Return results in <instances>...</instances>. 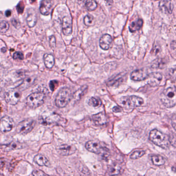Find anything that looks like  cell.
<instances>
[{
    "label": "cell",
    "mask_w": 176,
    "mask_h": 176,
    "mask_svg": "<svg viewBox=\"0 0 176 176\" xmlns=\"http://www.w3.org/2000/svg\"><path fill=\"white\" fill-rule=\"evenodd\" d=\"M149 139L153 144L163 149H167L171 145L168 136L158 130L153 129L150 131Z\"/></svg>",
    "instance_id": "obj_1"
},
{
    "label": "cell",
    "mask_w": 176,
    "mask_h": 176,
    "mask_svg": "<svg viewBox=\"0 0 176 176\" xmlns=\"http://www.w3.org/2000/svg\"><path fill=\"white\" fill-rule=\"evenodd\" d=\"M85 147L88 151L91 153L100 154L104 159L107 158L110 155L109 149L104 147L100 142L97 140H91L87 142Z\"/></svg>",
    "instance_id": "obj_2"
},
{
    "label": "cell",
    "mask_w": 176,
    "mask_h": 176,
    "mask_svg": "<svg viewBox=\"0 0 176 176\" xmlns=\"http://www.w3.org/2000/svg\"><path fill=\"white\" fill-rule=\"evenodd\" d=\"M160 99L164 106L168 108L174 107L176 105V90L173 87L165 89L160 95Z\"/></svg>",
    "instance_id": "obj_3"
},
{
    "label": "cell",
    "mask_w": 176,
    "mask_h": 176,
    "mask_svg": "<svg viewBox=\"0 0 176 176\" xmlns=\"http://www.w3.org/2000/svg\"><path fill=\"white\" fill-rule=\"evenodd\" d=\"M72 97L71 91L68 88H63L59 91L56 96V106L59 108H63L67 106Z\"/></svg>",
    "instance_id": "obj_4"
},
{
    "label": "cell",
    "mask_w": 176,
    "mask_h": 176,
    "mask_svg": "<svg viewBox=\"0 0 176 176\" xmlns=\"http://www.w3.org/2000/svg\"><path fill=\"white\" fill-rule=\"evenodd\" d=\"M45 97V95L43 92H33L27 98L25 102L30 108L36 109L43 104Z\"/></svg>",
    "instance_id": "obj_5"
},
{
    "label": "cell",
    "mask_w": 176,
    "mask_h": 176,
    "mask_svg": "<svg viewBox=\"0 0 176 176\" xmlns=\"http://www.w3.org/2000/svg\"><path fill=\"white\" fill-rule=\"evenodd\" d=\"M121 103L126 109L132 110L135 107L142 106L144 103V100L138 96H131L128 97H123Z\"/></svg>",
    "instance_id": "obj_6"
},
{
    "label": "cell",
    "mask_w": 176,
    "mask_h": 176,
    "mask_svg": "<svg viewBox=\"0 0 176 176\" xmlns=\"http://www.w3.org/2000/svg\"><path fill=\"white\" fill-rule=\"evenodd\" d=\"M36 125V121L33 119L27 118L19 123L16 128V131L19 134L25 135L32 131Z\"/></svg>",
    "instance_id": "obj_7"
},
{
    "label": "cell",
    "mask_w": 176,
    "mask_h": 176,
    "mask_svg": "<svg viewBox=\"0 0 176 176\" xmlns=\"http://www.w3.org/2000/svg\"><path fill=\"white\" fill-rule=\"evenodd\" d=\"M21 97V91L17 88L9 89L5 92L4 99L7 103L15 106L20 101Z\"/></svg>",
    "instance_id": "obj_8"
},
{
    "label": "cell",
    "mask_w": 176,
    "mask_h": 176,
    "mask_svg": "<svg viewBox=\"0 0 176 176\" xmlns=\"http://www.w3.org/2000/svg\"><path fill=\"white\" fill-rule=\"evenodd\" d=\"M15 126L13 119L9 116H4L1 120L0 130L2 132L5 133L11 131Z\"/></svg>",
    "instance_id": "obj_9"
},
{
    "label": "cell",
    "mask_w": 176,
    "mask_h": 176,
    "mask_svg": "<svg viewBox=\"0 0 176 176\" xmlns=\"http://www.w3.org/2000/svg\"><path fill=\"white\" fill-rule=\"evenodd\" d=\"M148 84L153 87L159 85L163 79V76L159 72H153L148 75L146 78Z\"/></svg>",
    "instance_id": "obj_10"
},
{
    "label": "cell",
    "mask_w": 176,
    "mask_h": 176,
    "mask_svg": "<svg viewBox=\"0 0 176 176\" xmlns=\"http://www.w3.org/2000/svg\"><path fill=\"white\" fill-rule=\"evenodd\" d=\"M62 30L65 35H70L72 33V23L70 17L65 16L63 19Z\"/></svg>",
    "instance_id": "obj_11"
},
{
    "label": "cell",
    "mask_w": 176,
    "mask_h": 176,
    "mask_svg": "<svg viewBox=\"0 0 176 176\" xmlns=\"http://www.w3.org/2000/svg\"><path fill=\"white\" fill-rule=\"evenodd\" d=\"M92 119L96 126H103L107 123V118L103 112L95 114L92 116Z\"/></svg>",
    "instance_id": "obj_12"
},
{
    "label": "cell",
    "mask_w": 176,
    "mask_h": 176,
    "mask_svg": "<svg viewBox=\"0 0 176 176\" xmlns=\"http://www.w3.org/2000/svg\"><path fill=\"white\" fill-rule=\"evenodd\" d=\"M112 42V38L109 34H104L101 37L99 41V45L103 50H109Z\"/></svg>",
    "instance_id": "obj_13"
},
{
    "label": "cell",
    "mask_w": 176,
    "mask_h": 176,
    "mask_svg": "<svg viewBox=\"0 0 176 176\" xmlns=\"http://www.w3.org/2000/svg\"><path fill=\"white\" fill-rule=\"evenodd\" d=\"M52 6L51 0H42L39 9L40 13L44 16L48 15L50 13Z\"/></svg>",
    "instance_id": "obj_14"
},
{
    "label": "cell",
    "mask_w": 176,
    "mask_h": 176,
    "mask_svg": "<svg viewBox=\"0 0 176 176\" xmlns=\"http://www.w3.org/2000/svg\"><path fill=\"white\" fill-rule=\"evenodd\" d=\"M24 147L25 145L23 143L19 142L18 141H13L9 144L5 145L2 146L1 148L4 151L8 152L13 150L20 149L23 148Z\"/></svg>",
    "instance_id": "obj_15"
},
{
    "label": "cell",
    "mask_w": 176,
    "mask_h": 176,
    "mask_svg": "<svg viewBox=\"0 0 176 176\" xmlns=\"http://www.w3.org/2000/svg\"><path fill=\"white\" fill-rule=\"evenodd\" d=\"M159 7L162 12L164 13H172L173 9V4L171 0H161L160 2Z\"/></svg>",
    "instance_id": "obj_16"
},
{
    "label": "cell",
    "mask_w": 176,
    "mask_h": 176,
    "mask_svg": "<svg viewBox=\"0 0 176 176\" xmlns=\"http://www.w3.org/2000/svg\"><path fill=\"white\" fill-rule=\"evenodd\" d=\"M148 75L143 69H138L131 73V79L135 81H141L146 79Z\"/></svg>",
    "instance_id": "obj_17"
},
{
    "label": "cell",
    "mask_w": 176,
    "mask_h": 176,
    "mask_svg": "<svg viewBox=\"0 0 176 176\" xmlns=\"http://www.w3.org/2000/svg\"><path fill=\"white\" fill-rule=\"evenodd\" d=\"M27 24L29 27H33L36 25L37 23V15L35 10L33 9H30L29 12L27 13Z\"/></svg>",
    "instance_id": "obj_18"
},
{
    "label": "cell",
    "mask_w": 176,
    "mask_h": 176,
    "mask_svg": "<svg viewBox=\"0 0 176 176\" xmlns=\"http://www.w3.org/2000/svg\"><path fill=\"white\" fill-rule=\"evenodd\" d=\"M58 151L64 156H69L75 152V148L68 145H62L58 148Z\"/></svg>",
    "instance_id": "obj_19"
},
{
    "label": "cell",
    "mask_w": 176,
    "mask_h": 176,
    "mask_svg": "<svg viewBox=\"0 0 176 176\" xmlns=\"http://www.w3.org/2000/svg\"><path fill=\"white\" fill-rule=\"evenodd\" d=\"M34 161L39 166L49 167L50 165V163L48 159L42 154H37L34 158Z\"/></svg>",
    "instance_id": "obj_20"
},
{
    "label": "cell",
    "mask_w": 176,
    "mask_h": 176,
    "mask_svg": "<svg viewBox=\"0 0 176 176\" xmlns=\"http://www.w3.org/2000/svg\"><path fill=\"white\" fill-rule=\"evenodd\" d=\"M35 79H34V77H27L16 88L19 89L20 91L25 90V89L28 88L29 87H30L31 86L34 84V83L35 82Z\"/></svg>",
    "instance_id": "obj_21"
},
{
    "label": "cell",
    "mask_w": 176,
    "mask_h": 176,
    "mask_svg": "<svg viewBox=\"0 0 176 176\" xmlns=\"http://www.w3.org/2000/svg\"><path fill=\"white\" fill-rule=\"evenodd\" d=\"M44 63L45 66L48 68L51 69L53 67L55 63L54 57L52 54H45L44 56Z\"/></svg>",
    "instance_id": "obj_22"
},
{
    "label": "cell",
    "mask_w": 176,
    "mask_h": 176,
    "mask_svg": "<svg viewBox=\"0 0 176 176\" xmlns=\"http://www.w3.org/2000/svg\"><path fill=\"white\" fill-rule=\"evenodd\" d=\"M87 86H83L82 87H81L80 89H78L77 91H76L75 93H74L72 95V97L74 101H78L82 97V96H84V94H85L87 90Z\"/></svg>",
    "instance_id": "obj_23"
},
{
    "label": "cell",
    "mask_w": 176,
    "mask_h": 176,
    "mask_svg": "<svg viewBox=\"0 0 176 176\" xmlns=\"http://www.w3.org/2000/svg\"><path fill=\"white\" fill-rule=\"evenodd\" d=\"M143 21L142 19H138L134 21H133L129 26V30L132 33L136 32V31L139 30L141 29L143 25Z\"/></svg>",
    "instance_id": "obj_24"
},
{
    "label": "cell",
    "mask_w": 176,
    "mask_h": 176,
    "mask_svg": "<svg viewBox=\"0 0 176 176\" xmlns=\"http://www.w3.org/2000/svg\"><path fill=\"white\" fill-rule=\"evenodd\" d=\"M151 160L153 164L156 166H161L164 164L165 160L164 158L160 155L151 156Z\"/></svg>",
    "instance_id": "obj_25"
},
{
    "label": "cell",
    "mask_w": 176,
    "mask_h": 176,
    "mask_svg": "<svg viewBox=\"0 0 176 176\" xmlns=\"http://www.w3.org/2000/svg\"><path fill=\"white\" fill-rule=\"evenodd\" d=\"M121 167L118 164H113L110 166L107 173L110 175H116L119 174L120 171Z\"/></svg>",
    "instance_id": "obj_26"
},
{
    "label": "cell",
    "mask_w": 176,
    "mask_h": 176,
    "mask_svg": "<svg viewBox=\"0 0 176 176\" xmlns=\"http://www.w3.org/2000/svg\"><path fill=\"white\" fill-rule=\"evenodd\" d=\"M145 154V151L143 149H138L133 151L131 155L130 158L131 159L136 160L141 158Z\"/></svg>",
    "instance_id": "obj_27"
},
{
    "label": "cell",
    "mask_w": 176,
    "mask_h": 176,
    "mask_svg": "<svg viewBox=\"0 0 176 176\" xmlns=\"http://www.w3.org/2000/svg\"><path fill=\"white\" fill-rule=\"evenodd\" d=\"M88 104L92 107H98L102 104V101L98 98L92 97L89 99Z\"/></svg>",
    "instance_id": "obj_28"
},
{
    "label": "cell",
    "mask_w": 176,
    "mask_h": 176,
    "mask_svg": "<svg viewBox=\"0 0 176 176\" xmlns=\"http://www.w3.org/2000/svg\"><path fill=\"white\" fill-rule=\"evenodd\" d=\"M85 6L89 11L95 10L97 7V4L94 0H87L85 2Z\"/></svg>",
    "instance_id": "obj_29"
},
{
    "label": "cell",
    "mask_w": 176,
    "mask_h": 176,
    "mask_svg": "<svg viewBox=\"0 0 176 176\" xmlns=\"http://www.w3.org/2000/svg\"><path fill=\"white\" fill-rule=\"evenodd\" d=\"M84 24L87 26H92L95 24L94 18L90 15H87L84 17Z\"/></svg>",
    "instance_id": "obj_30"
},
{
    "label": "cell",
    "mask_w": 176,
    "mask_h": 176,
    "mask_svg": "<svg viewBox=\"0 0 176 176\" xmlns=\"http://www.w3.org/2000/svg\"><path fill=\"white\" fill-rule=\"evenodd\" d=\"M9 25L6 21H2L0 23V32L1 33H5L9 30Z\"/></svg>",
    "instance_id": "obj_31"
},
{
    "label": "cell",
    "mask_w": 176,
    "mask_h": 176,
    "mask_svg": "<svg viewBox=\"0 0 176 176\" xmlns=\"http://www.w3.org/2000/svg\"><path fill=\"white\" fill-rule=\"evenodd\" d=\"M13 58L14 59L23 60L24 59L23 54L20 52H16L13 54Z\"/></svg>",
    "instance_id": "obj_32"
},
{
    "label": "cell",
    "mask_w": 176,
    "mask_h": 176,
    "mask_svg": "<svg viewBox=\"0 0 176 176\" xmlns=\"http://www.w3.org/2000/svg\"><path fill=\"white\" fill-rule=\"evenodd\" d=\"M49 43L51 47L52 48H55L56 47V39L54 36H51L49 38Z\"/></svg>",
    "instance_id": "obj_33"
},
{
    "label": "cell",
    "mask_w": 176,
    "mask_h": 176,
    "mask_svg": "<svg viewBox=\"0 0 176 176\" xmlns=\"http://www.w3.org/2000/svg\"><path fill=\"white\" fill-rule=\"evenodd\" d=\"M170 75L172 79L176 81V69H171L170 71Z\"/></svg>",
    "instance_id": "obj_34"
},
{
    "label": "cell",
    "mask_w": 176,
    "mask_h": 176,
    "mask_svg": "<svg viewBox=\"0 0 176 176\" xmlns=\"http://www.w3.org/2000/svg\"><path fill=\"white\" fill-rule=\"evenodd\" d=\"M57 83L56 81H51L50 83V87L51 91H53L55 90L56 88V85H57Z\"/></svg>",
    "instance_id": "obj_35"
},
{
    "label": "cell",
    "mask_w": 176,
    "mask_h": 176,
    "mask_svg": "<svg viewBox=\"0 0 176 176\" xmlns=\"http://www.w3.org/2000/svg\"><path fill=\"white\" fill-rule=\"evenodd\" d=\"M33 175L34 176H41V175H46L45 173H44L43 171H39V170H36L34 171L32 173Z\"/></svg>",
    "instance_id": "obj_36"
},
{
    "label": "cell",
    "mask_w": 176,
    "mask_h": 176,
    "mask_svg": "<svg viewBox=\"0 0 176 176\" xmlns=\"http://www.w3.org/2000/svg\"><path fill=\"white\" fill-rule=\"evenodd\" d=\"M121 111H122V109H121V107H120L119 106H114L113 108V111L114 112H120Z\"/></svg>",
    "instance_id": "obj_37"
},
{
    "label": "cell",
    "mask_w": 176,
    "mask_h": 176,
    "mask_svg": "<svg viewBox=\"0 0 176 176\" xmlns=\"http://www.w3.org/2000/svg\"><path fill=\"white\" fill-rule=\"evenodd\" d=\"M171 125L174 128V129L176 130V116H174L171 119Z\"/></svg>",
    "instance_id": "obj_38"
},
{
    "label": "cell",
    "mask_w": 176,
    "mask_h": 176,
    "mask_svg": "<svg viewBox=\"0 0 176 176\" xmlns=\"http://www.w3.org/2000/svg\"><path fill=\"white\" fill-rule=\"evenodd\" d=\"M153 51H154V53L155 54L159 53L160 51V47H159V45H154V48L153 49Z\"/></svg>",
    "instance_id": "obj_39"
},
{
    "label": "cell",
    "mask_w": 176,
    "mask_h": 176,
    "mask_svg": "<svg viewBox=\"0 0 176 176\" xmlns=\"http://www.w3.org/2000/svg\"><path fill=\"white\" fill-rule=\"evenodd\" d=\"M171 49L173 50H176V41H173V42H171Z\"/></svg>",
    "instance_id": "obj_40"
},
{
    "label": "cell",
    "mask_w": 176,
    "mask_h": 176,
    "mask_svg": "<svg viewBox=\"0 0 176 176\" xmlns=\"http://www.w3.org/2000/svg\"><path fill=\"white\" fill-rule=\"evenodd\" d=\"M10 15H11V12L9 10H7L6 12V16L7 17H9Z\"/></svg>",
    "instance_id": "obj_41"
},
{
    "label": "cell",
    "mask_w": 176,
    "mask_h": 176,
    "mask_svg": "<svg viewBox=\"0 0 176 176\" xmlns=\"http://www.w3.org/2000/svg\"><path fill=\"white\" fill-rule=\"evenodd\" d=\"M1 50H2V52H3V53H4V52H6V48H5L3 47V48H2V49H1Z\"/></svg>",
    "instance_id": "obj_42"
},
{
    "label": "cell",
    "mask_w": 176,
    "mask_h": 176,
    "mask_svg": "<svg viewBox=\"0 0 176 176\" xmlns=\"http://www.w3.org/2000/svg\"><path fill=\"white\" fill-rule=\"evenodd\" d=\"M77 1H78V2L80 3H82L84 2V0H77Z\"/></svg>",
    "instance_id": "obj_43"
}]
</instances>
